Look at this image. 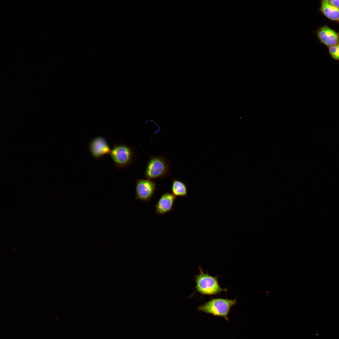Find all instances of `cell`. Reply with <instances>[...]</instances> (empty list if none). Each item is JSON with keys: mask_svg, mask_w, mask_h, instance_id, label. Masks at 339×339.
Segmentation results:
<instances>
[{"mask_svg": "<svg viewBox=\"0 0 339 339\" xmlns=\"http://www.w3.org/2000/svg\"><path fill=\"white\" fill-rule=\"evenodd\" d=\"M330 4L339 9V0H327Z\"/></svg>", "mask_w": 339, "mask_h": 339, "instance_id": "7c38bea8", "label": "cell"}, {"mask_svg": "<svg viewBox=\"0 0 339 339\" xmlns=\"http://www.w3.org/2000/svg\"><path fill=\"white\" fill-rule=\"evenodd\" d=\"M200 273L195 276L194 280L196 283V292L202 295L213 296L227 291L226 288H222L218 280L219 276L210 275L208 272L205 273L200 266Z\"/></svg>", "mask_w": 339, "mask_h": 339, "instance_id": "6da1fadb", "label": "cell"}, {"mask_svg": "<svg viewBox=\"0 0 339 339\" xmlns=\"http://www.w3.org/2000/svg\"><path fill=\"white\" fill-rule=\"evenodd\" d=\"M337 47H338V54H339V44H338L337 45Z\"/></svg>", "mask_w": 339, "mask_h": 339, "instance_id": "4fadbf2b", "label": "cell"}, {"mask_svg": "<svg viewBox=\"0 0 339 339\" xmlns=\"http://www.w3.org/2000/svg\"><path fill=\"white\" fill-rule=\"evenodd\" d=\"M329 52L331 56L334 59L339 60V55L337 45L329 47Z\"/></svg>", "mask_w": 339, "mask_h": 339, "instance_id": "8fae6325", "label": "cell"}, {"mask_svg": "<svg viewBox=\"0 0 339 339\" xmlns=\"http://www.w3.org/2000/svg\"><path fill=\"white\" fill-rule=\"evenodd\" d=\"M321 10L323 14L329 19L339 21V9L330 4L327 0L322 1Z\"/></svg>", "mask_w": 339, "mask_h": 339, "instance_id": "30bf717a", "label": "cell"}, {"mask_svg": "<svg viewBox=\"0 0 339 339\" xmlns=\"http://www.w3.org/2000/svg\"><path fill=\"white\" fill-rule=\"evenodd\" d=\"M88 148L93 157L97 160L109 154L111 150L107 140L102 136L92 139L88 144Z\"/></svg>", "mask_w": 339, "mask_h": 339, "instance_id": "8992f818", "label": "cell"}, {"mask_svg": "<svg viewBox=\"0 0 339 339\" xmlns=\"http://www.w3.org/2000/svg\"><path fill=\"white\" fill-rule=\"evenodd\" d=\"M171 191L172 193L176 197H186L188 196V188L186 184L177 178L172 179Z\"/></svg>", "mask_w": 339, "mask_h": 339, "instance_id": "9c48e42d", "label": "cell"}, {"mask_svg": "<svg viewBox=\"0 0 339 339\" xmlns=\"http://www.w3.org/2000/svg\"><path fill=\"white\" fill-rule=\"evenodd\" d=\"M170 165L167 160L160 156H153L147 163L144 176L153 180L167 176L170 172Z\"/></svg>", "mask_w": 339, "mask_h": 339, "instance_id": "277c9868", "label": "cell"}, {"mask_svg": "<svg viewBox=\"0 0 339 339\" xmlns=\"http://www.w3.org/2000/svg\"><path fill=\"white\" fill-rule=\"evenodd\" d=\"M237 303L236 299H230L222 298H211L197 307L198 311L203 312L214 316L223 317L230 321L228 315L232 308Z\"/></svg>", "mask_w": 339, "mask_h": 339, "instance_id": "7a4b0ae2", "label": "cell"}, {"mask_svg": "<svg viewBox=\"0 0 339 339\" xmlns=\"http://www.w3.org/2000/svg\"><path fill=\"white\" fill-rule=\"evenodd\" d=\"M135 186V199L142 202H149L157 189L155 182L147 179H137Z\"/></svg>", "mask_w": 339, "mask_h": 339, "instance_id": "5b68a950", "label": "cell"}, {"mask_svg": "<svg viewBox=\"0 0 339 339\" xmlns=\"http://www.w3.org/2000/svg\"><path fill=\"white\" fill-rule=\"evenodd\" d=\"M317 34L320 40L329 47L339 43V35L338 34L327 26L320 28L317 31Z\"/></svg>", "mask_w": 339, "mask_h": 339, "instance_id": "ba28073f", "label": "cell"}, {"mask_svg": "<svg viewBox=\"0 0 339 339\" xmlns=\"http://www.w3.org/2000/svg\"><path fill=\"white\" fill-rule=\"evenodd\" d=\"M109 155L115 166L119 170L131 165L134 160L133 148L121 143L114 144Z\"/></svg>", "mask_w": 339, "mask_h": 339, "instance_id": "3957f363", "label": "cell"}, {"mask_svg": "<svg viewBox=\"0 0 339 339\" xmlns=\"http://www.w3.org/2000/svg\"><path fill=\"white\" fill-rule=\"evenodd\" d=\"M176 199L175 196L169 191L163 192L155 205V213L161 216L173 211Z\"/></svg>", "mask_w": 339, "mask_h": 339, "instance_id": "52a82bcc", "label": "cell"}]
</instances>
